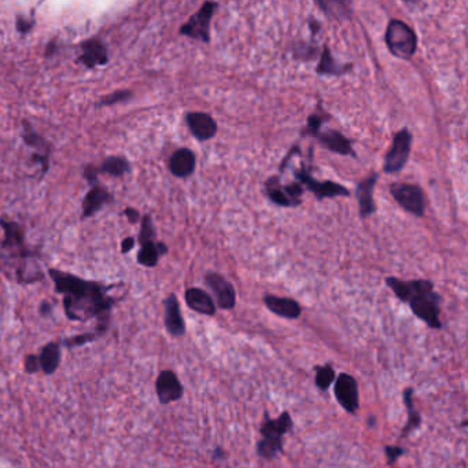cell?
<instances>
[{
	"mask_svg": "<svg viewBox=\"0 0 468 468\" xmlns=\"http://www.w3.org/2000/svg\"><path fill=\"white\" fill-rule=\"evenodd\" d=\"M196 154L190 148H179L169 160V171L179 179H186L196 171Z\"/></svg>",
	"mask_w": 468,
	"mask_h": 468,
	"instance_id": "18",
	"label": "cell"
},
{
	"mask_svg": "<svg viewBox=\"0 0 468 468\" xmlns=\"http://www.w3.org/2000/svg\"><path fill=\"white\" fill-rule=\"evenodd\" d=\"M265 193L275 205L283 206V208H294L293 202L286 196V193L283 190V184L280 183L277 176H272L267 180Z\"/></svg>",
	"mask_w": 468,
	"mask_h": 468,
	"instance_id": "26",
	"label": "cell"
},
{
	"mask_svg": "<svg viewBox=\"0 0 468 468\" xmlns=\"http://www.w3.org/2000/svg\"><path fill=\"white\" fill-rule=\"evenodd\" d=\"M217 3L215 1H206L202 4V7L198 10L197 14H194L186 24L180 28V35L187 36L190 39L200 40L203 43L210 42V21L213 18V14L217 8Z\"/></svg>",
	"mask_w": 468,
	"mask_h": 468,
	"instance_id": "4",
	"label": "cell"
},
{
	"mask_svg": "<svg viewBox=\"0 0 468 468\" xmlns=\"http://www.w3.org/2000/svg\"><path fill=\"white\" fill-rule=\"evenodd\" d=\"M0 225L4 229V239L1 242L3 250H8L10 254H13L14 257H21L24 260L29 256H33V253L26 250L25 247L24 229L18 222H8L1 217Z\"/></svg>",
	"mask_w": 468,
	"mask_h": 468,
	"instance_id": "10",
	"label": "cell"
},
{
	"mask_svg": "<svg viewBox=\"0 0 468 468\" xmlns=\"http://www.w3.org/2000/svg\"><path fill=\"white\" fill-rule=\"evenodd\" d=\"M49 277L54 282L56 293L64 296V308L68 319L87 321L94 318L109 319V312L114 299L109 296L110 286L97 282L84 280L72 273L49 270Z\"/></svg>",
	"mask_w": 468,
	"mask_h": 468,
	"instance_id": "1",
	"label": "cell"
},
{
	"mask_svg": "<svg viewBox=\"0 0 468 468\" xmlns=\"http://www.w3.org/2000/svg\"><path fill=\"white\" fill-rule=\"evenodd\" d=\"M80 47H81V55L78 58V62L84 64L88 69L103 66L109 62L107 47L98 39L85 40L80 44Z\"/></svg>",
	"mask_w": 468,
	"mask_h": 468,
	"instance_id": "13",
	"label": "cell"
},
{
	"mask_svg": "<svg viewBox=\"0 0 468 468\" xmlns=\"http://www.w3.org/2000/svg\"><path fill=\"white\" fill-rule=\"evenodd\" d=\"M256 450L258 457L272 460L279 453H283V438H263L257 443Z\"/></svg>",
	"mask_w": 468,
	"mask_h": 468,
	"instance_id": "27",
	"label": "cell"
},
{
	"mask_svg": "<svg viewBox=\"0 0 468 468\" xmlns=\"http://www.w3.org/2000/svg\"><path fill=\"white\" fill-rule=\"evenodd\" d=\"M98 335H100L99 332H94V334H83V335H77V337H73L71 340H66L65 344L69 346H80L83 344H87V342H91L94 341Z\"/></svg>",
	"mask_w": 468,
	"mask_h": 468,
	"instance_id": "34",
	"label": "cell"
},
{
	"mask_svg": "<svg viewBox=\"0 0 468 468\" xmlns=\"http://www.w3.org/2000/svg\"><path fill=\"white\" fill-rule=\"evenodd\" d=\"M135 238H132V236H128V238H125L123 241V244H121V251H123L124 254H126V253H129L132 248H133V246H135Z\"/></svg>",
	"mask_w": 468,
	"mask_h": 468,
	"instance_id": "39",
	"label": "cell"
},
{
	"mask_svg": "<svg viewBox=\"0 0 468 468\" xmlns=\"http://www.w3.org/2000/svg\"><path fill=\"white\" fill-rule=\"evenodd\" d=\"M205 283L213 293V296L216 298L215 304L220 309L229 311V309L235 308L236 292H235V287L232 286V283L227 277H224L217 272H206Z\"/></svg>",
	"mask_w": 468,
	"mask_h": 468,
	"instance_id": "9",
	"label": "cell"
},
{
	"mask_svg": "<svg viewBox=\"0 0 468 468\" xmlns=\"http://www.w3.org/2000/svg\"><path fill=\"white\" fill-rule=\"evenodd\" d=\"M334 395L338 404L345 409L347 414L354 415L360 408V395L357 380L350 373H340L335 379Z\"/></svg>",
	"mask_w": 468,
	"mask_h": 468,
	"instance_id": "8",
	"label": "cell"
},
{
	"mask_svg": "<svg viewBox=\"0 0 468 468\" xmlns=\"http://www.w3.org/2000/svg\"><path fill=\"white\" fill-rule=\"evenodd\" d=\"M124 215L128 217V220H129V222H132V224L139 222V219H140L139 212L136 209H133V208H126V210L124 212Z\"/></svg>",
	"mask_w": 468,
	"mask_h": 468,
	"instance_id": "38",
	"label": "cell"
},
{
	"mask_svg": "<svg viewBox=\"0 0 468 468\" xmlns=\"http://www.w3.org/2000/svg\"><path fill=\"white\" fill-rule=\"evenodd\" d=\"M33 25H35L33 20H26V18H21V17H18V20H17V29L21 33L29 32L33 28Z\"/></svg>",
	"mask_w": 468,
	"mask_h": 468,
	"instance_id": "37",
	"label": "cell"
},
{
	"mask_svg": "<svg viewBox=\"0 0 468 468\" xmlns=\"http://www.w3.org/2000/svg\"><path fill=\"white\" fill-rule=\"evenodd\" d=\"M296 177L301 181L299 184L302 187H305L308 191L313 193L319 202L324 198L349 197L350 196V191L342 184H338V183H334L330 180L319 181V180L313 179L305 167H301L298 171H296Z\"/></svg>",
	"mask_w": 468,
	"mask_h": 468,
	"instance_id": "7",
	"label": "cell"
},
{
	"mask_svg": "<svg viewBox=\"0 0 468 468\" xmlns=\"http://www.w3.org/2000/svg\"><path fill=\"white\" fill-rule=\"evenodd\" d=\"M155 392L162 405L179 401L184 395V388L177 375L171 370L162 371L155 382Z\"/></svg>",
	"mask_w": 468,
	"mask_h": 468,
	"instance_id": "11",
	"label": "cell"
},
{
	"mask_svg": "<svg viewBox=\"0 0 468 468\" xmlns=\"http://www.w3.org/2000/svg\"><path fill=\"white\" fill-rule=\"evenodd\" d=\"M293 430V419L287 411H284L279 418L268 419L265 416V421L260 427V434L263 438H283L284 434Z\"/></svg>",
	"mask_w": 468,
	"mask_h": 468,
	"instance_id": "21",
	"label": "cell"
},
{
	"mask_svg": "<svg viewBox=\"0 0 468 468\" xmlns=\"http://www.w3.org/2000/svg\"><path fill=\"white\" fill-rule=\"evenodd\" d=\"M375 421H376L375 416H371V420L368 419V426H370V427H375Z\"/></svg>",
	"mask_w": 468,
	"mask_h": 468,
	"instance_id": "41",
	"label": "cell"
},
{
	"mask_svg": "<svg viewBox=\"0 0 468 468\" xmlns=\"http://www.w3.org/2000/svg\"><path fill=\"white\" fill-rule=\"evenodd\" d=\"M98 168H95L94 165H87L84 168V172H83V176L84 179L91 184V186H95L98 184Z\"/></svg>",
	"mask_w": 468,
	"mask_h": 468,
	"instance_id": "36",
	"label": "cell"
},
{
	"mask_svg": "<svg viewBox=\"0 0 468 468\" xmlns=\"http://www.w3.org/2000/svg\"><path fill=\"white\" fill-rule=\"evenodd\" d=\"M99 173H106L113 177H121L125 173L131 172V165L124 157H109L104 160Z\"/></svg>",
	"mask_w": 468,
	"mask_h": 468,
	"instance_id": "28",
	"label": "cell"
},
{
	"mask_svg": "<svg viewBox=\"0 0 468 468\" xmlns=\"http://www.w3.org/2000/svg\"><path fill=\"white\" fill-rule=\"evenodd\" d=\"M386 284L395 296L409 305L412 313L424 321L433 330H441V296L434 292V283L426 279L401 280L398 277H386Z\"/></svg>",
	"mask_w": 468,
	"mask_h": 468,
	"instance_id": "2",
	"label": "cell"
},
{
	"mask_svg": "<svg viewBox=\"0 0 468 468\" xmlns=\"http://www.w3.org/2000/svg\"><path fill=\"white\" fill-rule=\"evenodd\" d=\"M168 253V247L162 242H148L146 245L140 247L138 253V263L146 268H154L158 264V260L161 256H165Z\"/></svg>",
	"mask_w": 468,
	"mask_h": 468,
	"instance_id": "24",
	"label": "cell"
},
{
	"mask_svg": "<svg viewBox=\"0 0 468 468\" xmlns=\"http://www.w3.org/2000/svg\"><path fill=\"white\" fill-rule=\"evenodd\" d=\"M412 133L404 128L398 131L393 138V143L389 148L388 154L385 155V162H383V171L386 173L400 172L411 154V148H412Z\"/></svg>",
	"mask_w": 468,
	"mask_h": 468,
	"instance_id": "5",
	"label": "cell"
},
{
	"mask_svg": "<svg viewBox=\"0 0 468 468\" xmlns=\"http://www.w3.org/2000/svg\"><path fill=\"white\" fill-rule=\"evenodd\" d=\"M190 132L199 142L210 140L217 133V124L212 116L202 112H191L186 116Z\"/></svg>",
	"mask_w": 468,
	"mask_h": 468,
	"instance_id": "12",
	"label": "cell"
},
{
	"mask_svg": "<svg viewBox=\"0 0 468 468\" xmlns=\"http://www.w3.org/2000/svg\"><path fill=\"white\" fill-rule=\"evenodd\" d=\"M350 69H352V65L341 64L340 61H337L332 56L331 49H328L327 46L323 47L320 61H319V65L316 68L318 74H321V76H344Z\"/></svg>",
	"mask_w": 468,
	"mask_h": 468,
	"instance_id": "23",
	"label": "cell"
},
{
	"mask_svg": "<svg viewBox=\"0 0 468 468\" xmlns=\"http://www.w3.org/2000/svg\"><path fill=\"white\" fill-rule=\"evenodd\" d=\"M91 187L92 188L87 193V196L83 200V216L84 217L94 216L106 203H109L113 199L112 194L102 184L98 183Z\"/></svg>",
	"mask_w": 468,
	"mask_h": 468,
	"instance_id": "20",
	"label": "cell"
},
{
	"mask_svg": "<svg viewBox=\"0 0 468 468\" xmlns=\"http://www.w3.org/2000/svg\"><path fill=\"white\" fill-rule=\"evenodd\" d=\"M323 121H324V119L318 113H313L312 116H309L308 125L302 131V136H315L320 131Z\"/></svg>",
	"mask_w": 468,
	"mask_h": 468,
	"instance_id": "32",
	"label": "cell"
},
{
	"mask_svg": "<svg viewBox=\"0 0 468 468\" xmlns=\"http://www.w3.org/2000/svg\"><path fill=\"white\" fill-rule=\"evenodd\" d=\"M264 304L265 306L275 313L279 318L294 320L298 319L302 313L301 305L293 298H286V296H264Z\"/></svg>",
	"mask_w": 468,
	"mask_h": 468,
	"instance_id": "15",
	"label": "cell"
},
{
	"mask_svg": "<svg viewBox=\"0 0 468 468\" xmlns=\"http://www.w3.org/2000/svg\"><path fill=\"white\" fill-rule=\"evenodd\" d=\"M165 306V328L172 337H183L186 334V323L183 319L179 299L171 294L164 302Z\"/></svg>",
	"mask_w": 468,
	"mask_h": 468,
	"instance_id": "16",
	"label": "cell"
},
{
	"mask_svg": "<svg viewBox=\"0 0 468 468\" xmlns=\"http://www.w3.org/2000/svg\"><path fill=\"white\" fill-rule=\"evenodd\" d=\"M390 194L393 196L395 202L408 213L423 217L424 216V193L419 186L407 184V183H393L390 186Z\"/></svg>",
	"mask_w": 468,
	"mask_h": 468,
	"instance_id": "6",
	"label": "cell"
},
{
	"mask_svg": "<svg viewBox=\"0 0 468 468\" xmlns=\"http://www.w3.org/2000/svg\"><path fill=\"white\" fill-rule=\"evenodd\" d=\"M186 304L190 309L197 312L199 315L205 316H215L216 315V304L210 294H208L205 290L191 287L184 294Z\"/></svg>",
	"mask_w": 468,
	"mask_h": 468,
	"instance_id": "19",
	"label": "cell"
},
{
	"mask_svg": "<svg viewBox=\"0 0 468 468\" xmlns=\"http://www.w3.org/2000/svg\"><path fill=\"white\" fill-rule=\"evenodd\" d=\"M132 98V91L129 90H119V91H114L106 97L99 100L98 106H113V104H117V103H121V102H126L129 99Z\"/></svg>",
	"mask_w": 468,
	"mask_h": 468,
	"instance_id": "30",
	"label": "cell"
},
{
	"mask_svg": "<svg viewBox=\"0 0 468 468\" xmlns=\"http://www.w3.org/2000/svg\"><path fill=\"white\" fill-rule=\"evenodd\" d=\"M37 357H39L40 371H43L47 375H52L58 370L61 363V346L56 342H49V345L42 349Z\"/></svg>",
	"mask_w": 468,
	"mask_h": 468,
	"instance_id": "25",
	"label": "cell"
},
{
	"mask_svg": "<svg viewBox=\"0 0 468 468\" xmlns=\"http://www.w3.org/2000/svg\"><path fill=\"white\" fill-rule=\"evenodd\" d=\"M25 371L28 373H36L40 371V364H39V357L29 354L24 361Z\"/></svg>",
	"mask_w": 468,
	"mask_h": 468,
	"instance_id": "35",
	"label": "cell"
},
{
	"mask_svg": "<svg viewBox=\"0 0 468 468\" xmlns=\"http://www.w3.org/2000/svg\"><path fill=\"white\" fill-rule=\"evenodd\" d=\"M379 179L378 173H372L371 176H367L364 180H361L357 184L356 193H357V200L360 206V215L361 217H367L376 212L375 200H373V190L375 184Z\"/></svg>",
	"mask_w": 468,
	"mask_h": 468,
	"instance_id": "17",
	"label": "cell"
},
{
	"mask_svg": "<svg viewBox=\"0 0 468 468\" xmlns=\"http://www.w3.org/2000/svg\"><path fill=\"white\" fill-rule=\"evenodd\" d=\"M385 42L392 55L402 61L412 59L418 49L415 30L401 20H392L389 23L385 33Z\"/></svg>",
	"mask_w": 468,
	"mask_h": 468,
	"instance_id": "3",
	"label": "cell"
},
{
	"mask_svg": "<svg viewBox=\"0 0 468 468\" xmlns=\"http://www.w3.org/2000/svg\"><path fill=\"white\" fill-rule=\"evenodd\" d=\"M315 371H316V378H315L316 386L321 392H327L330 386L335 382V370L332 368V366L325 364V366H318Z\"/></svg>",
	"mask_w": 468,
	"mask_h": 468,
	"instance_id": "29",
	"label": "cell"
},
{
	"mask_svg": "<svg viewBox=\"0 0 468 468\" xmlns=\"http://www.w3.org/2000/svg\"><path fill=\"white\" fill-rule=\"evenodd\" d=\"M414 393H415V390L412 388H407L402 393L404 405L408 412V420H407L405 427L401 430V438H405L409 434H412L414 431H416L421 424V416H420L419 411L415 407Z\"/></svg>",
	"mask_w": 468,
	"mask_h": 468,
	"instance_id": "22",
	"label": "cell"
},
{
	"mask_svg": "<svg viewBox=\"0 0 468 468\" xmlns=\"http://www.w3.org/2000/svg\"><path fill=\"white\" fill-rule=\"evenodd\" d=\"M227 457H228L227 452L222 449V446H216V449L213 450V460L220 462V460H225Z\"/></svg>",
	"mask_w": 468,
	"mask_h": 468,
	"instance_id": "40",
	"label": "cell"
},
{
	"mask_svg": "<svg viewBox=\"0 0 468 468\" xmlns=\"http://www.w3.org/2000/svg\"><path fill=\"white\" fill-rule=\"evenodd\" d=\"M315 138L319 139L321 146L323 148L337 152L340 155H349V157H354L356 158V152L352 148L350 140L346 138L345 135H342L340 131L335 129H327V131H319Z\"/></svg>",
	"mask_w": 468,
	"mask_h": 468,
	"instance_id": "14",
	"label": "cell"
},
{
	"mask_svg": "<svg viewBox=\"0 0 468 468\" xmlns=\"http://www.w3.org/2000/svg\"><path fill=\"white\" fill-rule=\"evenodd\" d=\"M385 456L388 460V464L392 467L393 464L397 463V460L407 453V450L402 446H395V445H386L385 446Z\"/></svg>",
	"mask_w": 468,
	"mask_h": 468,
	"instance_id": "33",
	"label": "cell"
},
{
	"mask_svg": "<svg viewBox=\"0 0 468 468\" xmlns=\"http://www.w3.org/2000/svg\"><path fill=\"white\" fill-rule=\"evenodd\" d=\"M155 238V228L150 216H145L142 220V227H140V234H139V244L140 246L146 245L148 242H154Z\"/></svg>",
	"mask_w": 468,
	"mask_h": 468,
	"instance_id": "31",
	"label": "cell"
}]
</instances>
